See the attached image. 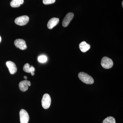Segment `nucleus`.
Returning a JSON list of instances; mask_svg holds the SVG:
<instances>
[{
    "mask_svg": "<svg viewBox=\"0 0 123 123\" xmlns=\"http://www.w3.org/2000/svg\"><path fill=\"white\" fill-rule=\"evenodd\" d=\"M79 79L84 83L91 85L93 84L94 80L92 77L84 72H80L78 74Z\"/></svg>",
    "mask_w": 123,
    "mask_h": 123,
    "instance_id": "obj_1",
    "label": "nucleus"
},
{
    "mask_svg": "<svg viewBox=\"0 0 123 123\" xmlns=\"http://www.w3.org/2000/svg\"><path fill=\"white\" fill-rule=\"evenodd\" d=\"M101 64L104 68L108 69L112 68L113 65V62L112 60L109 57L105 56L103 57L101 60Z\"/></svg>",
    "mask_w": 123,
    "mask_h": 123,
    "instance_id": "obj_2",
    "label": "nucleus"
},
{
    "mask_svg": "<svg viewBox=\"0 0 123 123\" xmlns=\"http://www.w3.org/2000/svg\"><path fill=\"white\" fill-rule=\"evenodd\" d=\"M51 98L48 94H45L43 95L42 101V105L43 108L47 109L49 108L51 105Z\"/></svg>",
    "mask_w": 123,
    "mask_h": 123,
    "instance_id": "obj_3",
    "label": "nucleus"
},
{
    "mask_svg": "<svg viewBox=\"0 0 123 123\" xmlns=\"http://www.w3.org/2000/svg\"><path fill=\"white\" fill-rule=\"evenodd\" d=\"M29 18L27 15H23L17 18L15 20V23L18 25L23 26L29 22Z\"/></svg>",
    "mask_w": 123,
    "mask_h": 123,
    "instance_id": "obj_4",
    "label": "nucleus"
},
{
    "mask_svg": "<svg viewBox=\"0 0 123 123\" xmlns=\"http://www.w3.org/2000/svg\"><path fill=\"white\" fill-rule=\"evenodd\" d=\"M20 119L21 123H28L30 117L26 111L22 109L20 112Z\"/></svg>",
    "mask_w": 123,
    "mask_h": 123,
    "instance_id": "obj_5",
    "label": "nucleus"
},
{
    "mask_svg": "<svg viewBox=\"0 0 123 123\" xmlns=\"http://www.w3.org/2000/svg\"><path fill=\"white\" fill-rule=\"evenodd\" d=\"M14 44L16 47L22 50H25L27 48L25 42L22 39H18L15 40Z\"/></svg>",
    "mask_w": 123,
    "mask_h": 123,
    "instance_id": "obj_6",
    "label": "nucleus"
},
{
    "mask_svg": "<svg viewBox=\"0 0 123 123\" xmlns=\"http://www.w3.org/2000/svg\"><path fill=\"white\" fill-rule=\"evenodd\" d=\"M74 17V14L72 12L66 14L62 22V25L64 27H66L68 26L70 21L72 20Z\"/></svg>",
    "mask_w": 123,
    "mask_h": 123,
    "instance_id": "obj_7",
    "label": "nucleus"
},
{
    "mask_svg": "<svg viewBox=\"0 0 123 123\" xmlns=\"http://www.w3.org/2000/svg\"><path fill=\"white\" fill-rule=\"evenodd\" d=\"M6 64L11 74H14L17 72V68L14 62L11 61H8L6 62Z\"/></svg>",
    "mask_w": 123,
    "mask_h": 123,
    "instance_id": "obj_8",
    "label": "nucleus"
},
{
    "mask_svg": "<svg viewBox=\"0 0 123 123\" xmlns=\"http://www.w3.org/2000/svg\"><path fill=\"white\" fill-rule=\"evenodd\" d=\"M59 22V19L58 18H53L49 21L47 24V27L49 29H52L57 25Z\"/></svg>",
    "mask_w": 123,
    "mask_h": 123,
    "instance_id": "obj_9",
    "label": "nucleus"
},
{
    "mask_svg": "<svg viewBox=\"0 0 123 123\" xmlns=\"http://www.w3.org/2000/svg\"><path fill=\"white\" fill-rule=\"evenodd\" d=\"M28 80L26 79L20 82L19 84V88L21 91L25 92L29 89L28 85Z\"/></svg>",
    "mask_w": 123,
    "mask_h": 123,
    "instance_id": "obj_10",
    "label": "nucleus"
},
{
    "mask_svg": "<svg viewBox=\"0 0 123 123\" xmlns=\"http://www.w3.org/2000/svg\"><path fill=\"white\" fill-rule=\"evenodd\" d=\"M79 48L82 52H85L89 50L90 48V44L86 43L85 42H83L81 43L79 45Z\"/></svg>",
    "mask_w": 123,
    "mask_h": 123,
    "instance_id": "obj_11",
    "label": "nucleus"
},
{
    "mask_svg": "<svg viewBox=\"0 0 123 123\" xmlns=\"http://www.w3.org/2000/svg\"><path fill=\"white\" fill-rule=\"evenodd\" d=\"M24 3V0H12L10 5L13 8H17Z\"/></svg>",
    "mask_w": 123,
    "mask_h": 123,
    "instance_id": "obj_12",
    "label": "nucleus"
},
{
    "mask_svg": "<svg viewBox=\"0 0 123 123\" xmlns=\"http://www.w3.org/2000/svg\"><path fill=\"white\" fill-rule=\"evenodd\" d=\"M103 123H116V122L114 117H108L103 120Z\"/></svg>",
    "mask_w": 123,
    "mask_h": 123,
    "instance_id": "obj_13",
    "label": "nucleus"
},
{
    "mask_svg": "<svg viewBox=\"0 0 123 123\" xmlns=\"http://www.w3.org/2000/svg\"><path fill=\"white\" fill-rule=\"evenodd\" d=\"M47 60V58L46 56L44 55L40 56L38 57V61L39 62L41 63H45Z\"/></svg>",
    "mask_w": 123,
    "mask_h": 123,
    "instance_id": "obj_14",
    "label": "nucleus"
},
{
    "mask_svg": "<svg viewBox=\"0 0 123 123\" xmlns=\"http://www.w3.org/2000/svg\"><path fill=\"white\" fill-rule=\"evenodd\" d=\"M23 69L24 72L27 73H30V64L28 63L25 64L23 67Z\"/></svg>",
    "mask_w": 123,
    "mask_h": 123,
    "instance_id": "obj_15",
    "label": "nucleus"
},
{
    "mask_svg": "<svg viewBox=\"0 0 123 123\" xmlns=\"http://www.w3.org/2000/svg\"><path fill=\"white\" fill-rule=\"evenodd\" d=\"M55 0H43V2L44 5L51 4L55 3Z\"/></svg>",
    "mask_w": 123,
    "mask_h": 123,
    "instance_id": "obj_16",
    "label": "nucleus"
},
{
    "mask_svg": "<svg viewBox=\"0 0 123 123\" xmlns=\"http://www.w3.org/2000/svg\"><path fill=\"white\" fill-rule=\"evenodd\" d=\"M30 71L31 74L32 76H34L35 75L34 72L35 71V68L33 66H30Z\"/></svg>",
    "mask_w": 123,
    "mask_h": 123,
    "instance_id": "obj_17",
    "label": "nucleus"
},
{
    "mask_svg": "<svg viewBox=\"0 0 123 123\" xmlns=\"http://www.w3.org/2000/svg\"><path fill=\"white\" fill-rule=\"evenodd\" d=\"M28 85L29 86H31V83L30 81H28Z\"/></svg>",
    "mask_w": 123,
    "mask_h": 123,
    "instance_id": "obj_18",
    "label": "nucleus"
},
{
    "mask_svg": "<svg viewBox=\"0 0 123 123\" xmlns=\"http://www.w3.org/2000/svg\"><path fill=\"white\" fill-rule=\"evenodd\" d=\"M24 78L25 79H27V77L26 76H24Z\"/></svg>",
    "mask_w": 123,
    "mask_h": 123,
    "instance_id": "obj_19",
    "label": "nucleus"
},
{
    "mask_svg": "<svg viewBox=\"0 0 123 123\" xmlns=\"http://www.w3.org/2000/svg\"><path fill=\"white\" fill-rule=\"evenodd\" d=\"M1 36H0V43L1 42Z\"/></svg>",
    "mask_w": 123,
    "mask_h": 123,
    "instance_id": "obj_20",
    "label": "nucleus"
},
{
    "mask_svg": "<svg viewBox=\"0 0 123 123\" xmlns=\"http://www.w3.org/2000/svg\"><path fill=\"white\" fill-rule=\"evenodd\" d=\"M122 6H123V2H122Z\"/></svg>",
    "mask_w": 123,
    "mask_h": 123,
    "instance_id": "obj_21",
    "label": "nucleus"
}]
</instances>
